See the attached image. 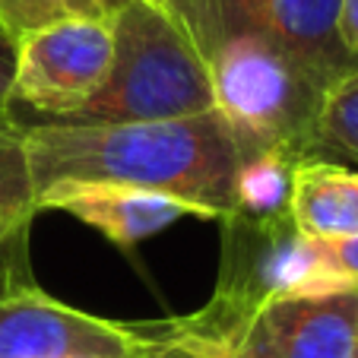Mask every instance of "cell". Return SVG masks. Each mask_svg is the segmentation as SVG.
<instances>
[{
    "mask_svg": "<svg viewBox=\"0 0 358 358\" xmlns=\"http://www.w3.org/2000/svg\"><path fill=\"white\" fill-rule=\"evenodd\" d=\"M117 0H0V29L20 45L48 26L70 20H108Z\"/></svg>",
    "mask_w": 358,
    "mask_h": 358,
    "instance_id": "4fadbf2b",
    "label": "cell"
},
{
    "mask_svg": "<svg viewBox=\"0 0 358 358\" xmlns=\"http://www.w3.org/2000/svg\"><path fill=\"white\" fill-rule=\"evenodd\" d=\"M136 324L92 317L22 285L0 295V358H136Z\"/></svg>",
    "mask_w": 358,
    "mask_h": 358,
    "instance_id": "8992f818",
    "label": "cell"
},
{
    "mask_svg": "<svg viewBox=\"0 0 358 358\" xmlns=\"http://www.w3.org/2000/svg\"><path fill=\"white\" fill-rule=\"evenodd\" d=\"M115 57V35L108 20H70L48 26L16 45V73L10 89L13 108L35 117L20 124L64 121L105 86Z\"/></svg>",
    "mask_w": 358,
    "mask_h": 358,
    "instance_id": "5b68a950",
    "label": "cell"
},
{
    "mask_svg": "<svg viewBox=\"0 0 358 358\" xmlns=\"http://www.w3.org/2000/svg\"><path fill=\"white\" fill-rule=\"evenodd\" d=\"M276 358H355L358 289L270 301L257 317Z\"/></svg>",
    "mask_w": 358,
    "mask_h": 358,
    "instance_id": "ba28073f",
    "label": "cell"
},
{
    "mask_svg": "<svg viewBox=\"0 0 358 358\" xmlns=\"http://www.w3.org/2000/svg\"><path fill=\"white\" fill-rule=\"evenodd\" d=\"M292 222L301 235L330 241L358 235V171L327 159H311L295 171Z\"/></svg>",
    "mask_w": 358,
    "mask_h": 358,
    "instance_id": "30bf717a",
    "label": "cell"
},
{
    "mask_svg": "<svg viewBox=\"0 0 358 358\" xmlns=\"http://www.w3.org/2000/svg\"><path fill=\"white\" fill-rule=\"evenodd\" d=\"M279 45L330 92L358 64L339 38L343 0H238Z\"/></svg>",
    "mask_w": 358,
    "mask_h": 358,
    "instance_id": "9c48e42d",
    "label": "cell"
},
{
    "mask_svg": "<svg viewBox=\"0 0 358 358\" xmlns=\"http://www.w3.org/2000/svg\"><path fill=\"white\" fill-rule=\"evenodd\" d=\"M35 210L70 213L89 229L101 231L117 248H134L156 231L175 225L178 219H216V213L190 200L121 184H51L35 194Z\"/></svg>",
    "mask_w": 358,
    "mask_h": 358,
    "instance_id": "52a82bcc",
    "label": "cell"
},
{
    "mask_svg": "<svg viewBox=\"0 0 358 358\" xmlns=\"http://www.w3.org/2000/svg\"><path fill=\"white\" fill-rule=\"evenodd\" d=\"M355 358H358V355H355Z\"/></svg>",
    "mask_w": 358,
    "mask_h": 358,
    "instance_id": "603a6c76",
    "label": "cell"
},
{
    "mask_svg": "<svg viewBox=\"0 0 358 358\" xmlns=\"http://www.w3.org/2000/svg\"><path fill=\"white\" fill-rule=\"evenodd\" d=\"M219 222L222 264L210 304L187 317L159 320L162 333L196 339L229 336L254 324L270 301L333 292L317 241L295 229L292 213L270 219L229 213Z\"/></svg>",
    "mask_w": 358,
    "mask_h": 358,
    "instance_id": "277c9868",
    "label": "cell"
},
{
    "mask_svg": "<svg viewBox=\"0 0 358 358\" xmlns=\"http://www.w3.org/2000/svg\"><path fill=\"white\" fill-rule=\"evenodd\" d=\"M26 127L35 194L51 184H121L190 200L229 216L244 143L216 108L196 117L143 124H67Z\"/></svg>",
    "mask_w": 358,
    "mask_h": 358,
    "instance_id": "6da1fadb",
    "label": "cell"
},
{
    "mask_svg": "<svg viewBox=\"0 0 358 358\" xmlns=\"http://www.w3.org/2000/svg\"><path fill=\"white\" fill-rule=\"evenodd\" d=\"M10 238H16V235H10ZM10 238H7V235H0V260H3V250H7Z\"/></svg>",
    "mask_w": 358,
    "mask_h": 358,
    "instance_id": "7402d4cb",
    "label": "cell"
},
{
    "mask_svg": "<svg viewBox=\"0 0 358 358\" xmlns=\"http://www.w3.org/2000/svg\"><path fill=\"white\" fill-rule=\"evenodd\" d=\"M146 330L159 339H171V343L187 345L190 352H196V355H203V358H276L257 320H254L250 327H244V330L229 333V336H216V339L169 336V333H162L156 324H146Z\"/></svg>",
    "mask_w": 358,
    "mask_h": 358,
    "instance_id": "9a60e30c",
    "label": "cell"
},
{
    "mask_svg": "<svg viewBox=\"0 0 358 358\" xmlns=\"http://www.w3.org/2000/svg\"><path fill=\"white\" fill-rule=\"evenodd\" d=\"M140 3H146V7H156V10H169L171 0H140Z\"/></svg>",
    "mask_w": 358,
    "mask_h": 358,
    "instance_id": "44dd1931",
    "label": "cell"
},
{
    "mask_svg": "<svg viewBox=\"0 0 358 358\" xmlns=\"http://www.w3.org/2000/svg\"><path fill=\"white\" fill-rule=\"evenodd\" d=\"M35 184L26 156V127L0 121V235H22L35 216Z\"/></svg>",
    "mask_w": 358,
    "mask_h": 358,
    "instance_id": "7c38bea8",
    "label": "cell"
},
{
    "mask_svg": "<svg viewBox=\"0 0 358 358\" xmlns=\"http://www.w3.org/2000/svg\"><path fill=\"white\" fill-rule=\"evenodd\" d=\"M203 3H213V0H171L169 13H184V10H194V7H203Z\"/></svg>",
    "mask_w": 358,
    "mask_h": 358,
    "instance_id": "ffe728a7",
    "label": "cell"
},
{
    "mask_svg": "<svg viewBox=\"0 0 358 358\" xmlns=\"http://www.w3.org/2000/svg\"><path fill=\"white\" fill-rule=\"evenodd\" d=\"M339 38L345 51L358 57V0H343V13H339Z\"/></svg>",
    "mask_w": 358,
    "mask_h": 358,
    "instance_id": "d6986e66",
    "label": "cell"
},
{
    "mask_svg": "<svg viewBox=\"0 0 358 358\" xmlns=\"http://www.w3.org/2000/svg\"><path fill=\"white\" fill-rule=\"evenodd\" d=\"M187 29L210 73L216 111L248 152L282 149L311 162L327 92L238 0H213L171 13Z\"/></svg>",
    "mask_w": 358,
    "mask_h": 358,
    "instance_id": "7a4b0ae2",
    "label": "cell"
},
{
    "mask_svg": "<svg viewBox=\"0 0 358 358\" xmlns=\"http://www.w3.org/2000/svg\"><path fill=\"white\" fill-rule=\"evenodd\" d=\"M136 330H140V336H143V349L136 352V358H203V355L190 352L187 345H181V343L152 336V333L146 330V324H136Z\"/></svg>",
    "mask_w": 358,
    "mask_h": 358,
    "instance_id": "ac0fdd59",
    "label": "cell"
},
{
    "mask_svg": "<svg viewBox=\"0 0 358 358\" xmlns=\"http://www.w3.org/2000/svg\"><path fill=\"white\" fill-rule=\"evenodd\" d=\"M16 73V45L0 29V121H10V89Z\"/></svg>",
    "mask_w": 358,
    "mask_h": 358,
    "instance_id": "e0dca14e",
    "label": "cell"
},
{
    "mask_svg": "<svg viewBox=\"0 0 358 358\" xmlns=\"http://www.w3.org/2000/svg\"><path fill=\"white\" fill-rule=\"evenodd\" d=\"M115 57L105 86L67 124H143L196 117L216 108L210 73L187 29L169 10L117 0Z\"/></svg>",
    "mask_w": 358,
    "mask_h": 358,
    "instance_id": "3957f363",
    "label": "cell"
},
{
    "mask_svg": "<svg viewBox=\"0 0 358 358\" xmlns=\"http://www.w3.org/2000/svg\"><path fill=\"white\" fill-rule=\"evenodd\" d=\"M301 159L289 156L282 149H260L248 152L238 165L235 175V200L231 213L254 219L282 216L292 206V187H295V171L301 169Z\"/></svg>",
    "mask_w": 358,
    "mask_h": 358,
    "instance_id": "8fae6325",
    "label": "cell"
},
{
    "mask_svg": "<svg viewBox=\"0 0 358 358\" xmlns=\"http://www.w3.org/2000/svg\"><path fill=\"white\" fill-rule=\"evenodd\" d=\"M317 146L320 152L358 162V64L327 92L317 117Z\"/></svg>",
    "mask_w": 358,
    "mask_h": 358,
    "instance_id": "5bb4252c",
    "label": "cell"
},
{
    "mask_svg": "<svg viewBox=\"0 0 358 358\" xmlns=\"http://www.w3.org/2000/svg\"><path fill=\"white\" fill-rule=\"evenodd\" d=\"M317 248H320V260H324V273L330 289L333 292L358 289V235L317 241Z\"/></svg>",
    "mask_w": 358,
    "mask_h": 358,
    "instance_id": "2e32d148",
    "label": "cell"
}]
</instances>
